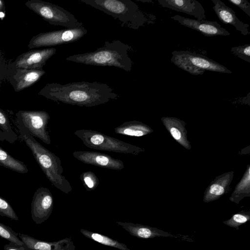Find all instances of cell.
Wrapping results in <instances>:
<instances>
[{"label":"cell","instance_id":"obj_1","mask_svg":"<svg viewBox=\"0 0 250 250\" xmlns=\"http://www.w3.org/2000/svg\"><path fill=\"white\" fill-rule=\"evenodd\" d=\"M38 94L55 102L86 107L104 104L119 98L113 88L98 82L49 83Z\"/></svg>","mask_w":250,"mask_h":250},{"label":"cell","instance_id":"obj_2","mask_svg":"<svg viewBox=\"0 0 250 250\" xmlns=\"http://www.w3.org/2000/svg\"><path fill=\"white\" fill-rule=\"evenodd\" d=\"M130 49V46L119 40L106 41L93 51L73 55L65 60L93 66H113L130 72L133 64L128 55Z\"/></svg>","mask_w":250,"mask_h":250},{"label":"cell","instance_id":"obj_3","mask_svg":"<svg viewBox=\"0 0 250 250\" xmlns=\"http://www.w3.org/2000/svg\"><path fill=\"white\" fill-rule=\"evenodd\" d=\"M17 127L20 139L30 148L37 163L51 184L65 193L71 192L72 187L62 175L63 169L60 158L40 144L24 127Z\"/></svg>","mask_w":250,"mask_h":250},{"label":"cell","instance_id":"obj_4","mask_svg":"<svg viewBox=\"0 0 250 250\" xmlns=\"http://www.w3.org/2000/svg\"><path fill=\"white\" fill-rule=\"evenodd\" d=\"M120 21L122 27L137 30L147 21L146 14L131 0H79Z\"/></svg>","mask_w":250,"mask_h":250},{"label":"cell","instance_id":"obj_5","mask_svg":"<svg viewBox=\"0 0 250 250\" xmlns=\"http://www.w3.org/2000/svg\"><path fill=\"white\" fill-rule=\"evenodd\" d=\"M74 135L87 147L123 154L138 155L144 149L99 131L91 129L77 130Z\"/></svg>","mask_w":250,"mask_h":250},{"label":"cell","instance_id":"obj_6","mask_svg":"<svg viewBox=\"0 0 250 250\" xmlns=\"http://www.w3.org/2000/svg\"><path fill=\"white\" fill-rule=\"evenodd\" d=\"M171 61L179 68L191 74L202 75L205 71L231 74L227 67L212 59L189 51L175 50L172 52Z\"/></svg>","mask_w":250,"mask_h":250},{"label":"cell","instance_id":"obj_7","mask_svg":"<svg viewBox=\"0 0 250 250\" xmlns=\"http://www.w3.org/2000/svg\"><path fill=\"white\" fill-rule=\"evenodd\" d=\"M25 5L49 23L66 28H80L83 23L74 15L55 4L41 0H30Z\"/></svg>","mask_w":250,"mask_h":250},{"label":"cell","instance_id":"obj_8","mask_svg":"<svg viewBox=\"0 0 250 250\" xmlns=\"http://www.w3.org/2000/svg\"><path fill=\"white\" fill-rule=\"evenodd\" d=\"M50 119L49 114L42 110H20L16 113L17 126L24 127L31 136L50 145L51 139L47 129Z\"/></svg>","mask_w":250,"mask_h":250},{"label":"cell","instance_id":"obj_9","mask_svg":"<svg viewBox=\"0 0 250 250\" xmlns=\"http://www.w3.org/2000/svg\"><path fill=\"white\" fill-rule=\"evenodd\" d=\"M87 33V29L83 26L41 33L33 36L27 46L32 49L71 43L80 40Z\"/></svg>","mask_w":250,"mask_h":250},{"label":"cell","instance_id":"obj_10","mask_svg":"<svg viewBox=\"0 0 250 250\" xmlns=\"http://www.w3.org/2000/svg\"><path fill=\"white\" fill-rule=\"evenodd\" d=\"M53 197L50 190L41 187L35 192L31 206L32 219L37 224H41L47 220L52 213Z\"/></svg>","mask_w":250,"mask_h":250},{"label":"cell","instance_id":"obj_11","mask_svg":"<svg viewBox=\"0 0 250 250\" xmlns=\"http://www.w3.org/2000/svg\"><path fill=\"white\" fill-rule=\"evenodd\" d=\"M56 52L53 47L31 50L19 55L11 63V67L27 69H43V67Z\"/></svg>","mask_w":250,"mask_h":250},{"label":"cell","instance_id":"obj_12","mask_svg":"<svg viewBox=\"0 0 250 250\" xmlns=\"http://www.w3.org/2000/svg\"><path fill=\"white\" fill-rule=\"evenodd\" d=\"M73 156L84 164L102 168L119 170L125 167L122 160L101 152L79 150L73 152Z\"/></svg>","mask_w":250,"mask_h":250},{"label":"cell","instance_id":"obj_13","mask_svg":"<svg viewBox=\"0 0 250 250\" xmlns=\"http://www.w3.org/2000/svg\"><path fill=\"white\" fill-rule=\"evenodd\" d=\"M45 73L43 69H27L11 67L7 81L15 91L19 92L35 83Z\"/></svg>","mask_w":250,"mask_h":250},{"label":"cell","instance_id":"obj_14","mask_svg":"<svg viewBox=\"0 0 250 250\" xmlns=\"http://www.w3.org/2000/svg\"><path fill=\"white\" fill-rule=\"evenodd\" d=\"M171 18L181 25L199 31L206 37L229 36L230 34L217 21L193 20L180 15H175Z\"/></svg>","mask_w":250,"mask_h":250},{"label":"cell","instance_id":"obj_15","mask_svg":"<svg viewBox=\"0 0 250 250\" xmlns=\"http://www.w3.org/2000/svg\"><path fill=\"white\" fill-rule=\"evenodd\" d=\"M116 223L122 227L131 235L141 239L153 238L156 237H171L175 238H182L183 240H189V238L185 237L181 235H174L156 228L134 224L130 222H116Z\"/></svg>","mask_w":250,"mask_h":250},{"label":"cell","instance_id":"obj_16","mask_svg":"<svg viewBox=\"0 0 250 250\" xmlns=\"http://www.w3.org/2000/svg\"><path fill=\"white\" fill-rule=\"evenodd\" d=\"M18 236L28 250H75V246L71 238H65L55 242H46L25 234L19 233Z\"/></svg>","mask_w":250,"mask_h":250},{"label":"cell","instance_id":"obj_17","mask_svg":"<svg viewBox=\"0 0 250 250\" xmlns=\"http://www.w3.org/2000/svg\"><path fill=\"white\" fill-rule=\"evenodd\" d=\"M158 2L164 8L193 16L199 21L206 18L205 9L196 0H158Z\"/></svg>","mask_w":250,"mask_h":250},{"label":"cell","instance_id":"obj_18","mask_svg":"<svg viewBox=\"0 0 250 250\" xmlns=\"http://www.w3.org/2000/svg\"><path fill=\"white\" fill-rule=\"evenodd\" d=\"M211 1L214 4L212 8L221 22L233 25L243 35L246 36L250 34L249 25L240 21L232 9L220 0H211Z\"/></svg>","mask_w":250,"mask_h":250},{"label":"cell","instance_id":"obj_19","mask_svg":"<svg viewBox=\"0 0 250 250\" xmlns=\"http://www.w3.org/2000/svg\"><path fill=\"white\" fill-rule=\"evenodd\" d=\"M233 176L229 172L217 177L206 189L203 198L205 203L216 200L227 193Z\"/></svg>","mask_w":250,"mask_h":250},{"label":"cell","instance_id":"obj_20","mask_svg":"<svg viewBox=\"0 0 250 250\" xmlns=\"http://www.w3.org/2000/svg\"><path fill=\"white\" fill-rule=\"evenodd\" d=\"M161 120L176 142L188 149L191 148L189 142L187 138L186 124L183 121L175 118L168 117H164L161 118Z\"/></svg>","mask_w":250,"mask_h":250},{"label":"cell","instance_id":"obj_21","mask_svg":"<svg viewBox=\"0 0 250 250\" xmlns=\"http://www.w3.org/2000/svg\"><path fill=\"white\" fill-rule=\"evenodd\" d=\"M117 134L134 137H141L153 132V130L146 125L137 121L123 123L114 128Z\"/></svg>","mask_w":250,"mask_h":250},{"label":"cell","instance_id":"obj_22","mask_svg":"<svg viewBox=\"0 0 250 250\" xmlns=\"http://www.w3.org/2000/svg\"><path fill=\"white\" fill-rule=\"evenodd\" d=\"M80 232L85 237L104 245L111 247L121 250H131L127 248L125 244L102 234L84 229H81Z\"/></svg>","mask_w":250,"mask_h":250},{"label":"cell","instance_id":"obj_23","mask_svg":"<svg viewBox=\"0 0 250 250\" xmlns=\"http://www.w3.org/2000/svg\"><path fill=\"white\" fill-rule=\"evenodd\" d=\"M250 196V166H249L241 180L235 188L229 200L238 204L243 198Z\"/></svg>","mask_w":250,"mask_h":250},{"label":"cell","instance_id":"obj_24","mask_svg":"<svg viewBox=\"0 0 250 250\" xmlns=\"http://www.w3.org/2000/svg\"><path fill=\"white\" fill-rule=\"evenodd\" d=\"M0 165L13 171L24 174L28 171L27 166L14 158L0 146Z\"/></svg>","mask_w":250,"mask_h":250},{"label":"cell","instance_id":"obj_25","mask_svg":"<svg viewBox=\"0 0 250 250\" xmlns=\"http://www.w3.org/2000/svg\"><path fill=\"white\" fill-rule=\"evenodd\" d=\"M0 129L4 134L5 141L9 143L13 144L18 140V136L12 129L7 115L0 108Z\"/></svg>","mask_w":250,"mask_h":250},{"label":"cell","instance_id":"obj_26","mask_svg":"<svg viewBox=\"0 0 250 250\" xmlns=\"http://www.w3.org/2000/svg\"><path fill=\"white\" fill-rule=\"evenodd\" d=\"M18 235L19 233L9 227L0 222V237L7 240L10 244L22 246L28 250Z\"/></svg>","mask_w":250,"mask_h":250},{"label":"cell","instance_id":"obj_27","mask_svg":"<svg viewBox=\"0 0 250 250\" xmlns=\"http://www.w3.org/2000/svg\"><path fill=\"white\" fill-rule=\"evenodd\" d=\"M250 220V211L242 210L233 214L232 217L225 221L223 223L230 227L239 229V227Z\"/></svg>","mask_w":250,"mask_h":250},{"label":"cell","instance_id":"obj_28","mask_svg":"<svg viewBox=\"0 0 250 250\" xmlns=\"http://www.w3.org/2000/svg\"><path fill=\"white\" fill-rule=\"evenodd\" d=\"M80 178L87 190H94L100 183L97 176L92 171H86L82 173Z\"/></svg>","mask_w":250,"mask_h":250},{"label":"cell","instance_id":"obj_29","mask_svg":"<svg viewBox=\"0 0 250 250\" xmlns=\"http://www.w3.org/2000/svg\"><path fill=\"white\" fill-rule=\"evenodd\" d=\"M0 215L6 216L11 220H19V218L12 206L1 196H0Z\"/></svg>","mask_w":250,"mask_h":250},{"label":"cell","instance_id":"obj_30","mask_svg":"<svg viewBox=\"0 0 250 250\" xmlns=\"http://www.w3.org/2000/svg\"><path fill=\"white\" fill-rule=\"evenodd\" d=\"M11 63L0 51V87L4 82L7 81L11 69Z\"/></svg>","mask_w":250,"mask_h":250},{"label":"cell","instance_id":"obj_31","mask_svg":"<svg viewBox=\"0 0 250 250\" xmlns=\"http://www.w3.org/2000/svg\"><path fill=\"white\" fill-rule=\"evenodd\" d=\"M231 52L244 61L250 62V44L233 47L231 49Z\"/></svg>","mask_w":250,"mask_h":250},{"label":"cell","instance_id":"obj_32","mask_svg":"<svg viewBox=\"0 0 250 250\" xmlns=\"http://www.w3.org/2000/svg\"><path fill=\"white\" fill-rule=\"evenodd\" d=\"M230 3L240 8L250 17V3L246 0H228Z\"/></svg>","mask_w":250,"mask_h":250},{"label":"cell","instance_id":"obj_33","mask_svg":"<svg viewBox=\"0 0 250 250\" xmlns=\"http://www.w3.org/2000/svg\"><path fill=\"white\" fill-rule=\"evenodd\" d=\"M4 250H27L22 246L13 244H6L4 246Z\"/></svg>","mask_w":250,"mask_h":250},{"label":"cell","instance_id":"obj_34","mask_svg":"<svg viewBox=\"0 0 250 250\" xmlns=\"http://www.w3.org/2000/svg\"><path fill=\"white\" fill-rule=\"evenodd\" d=\"M4 140H5L4 134L0 129V141H4Z\"/></svg>","mask_w":250,"mask_h":250},{"label":"cell","instance_id":"obj_35","mask_svg":"<svg viewBox=\"0 0 250 250\" xmlns=\"http://www.w3.org/2000/svg\"><path fill=\"white\" fill-rule=\"evenodd\" d=\"M4 5V2L0 0V9H3Z\"/></svg>","mask_w":250,"mask_h":250}]
</instances>
